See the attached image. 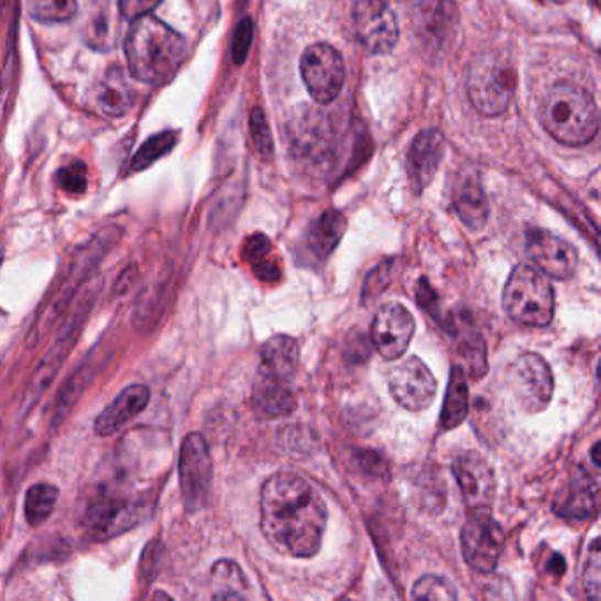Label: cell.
<instances>
[{"instance_id":"23","label":"cell","mask_w":601,"mask_h":601,"mask_svg":"<svg viewBox=\"0 0 601 601\" xmlns=\"http://www.w3.org/2000/svg\"><path fill=\"white\" fill-rule=\"evenodd\" d=\"M469 412V389L466 374L460 368L451 369L450 383H448L447 397L441 409L442 430H451L459 427L466 420Z\"/></svg>"},{"instance_id":"8","label":"cell","mask_w":601,"mask_h":601,"mask_svg":"<svg viewBox=\"0 0 601 601\" xmlns=\"http://www.w3.org/2000/svg\"><path fill=\"white\" fill-rule=\"evenodd\" d=\"M300 72L315 101L328 105L341 94L346 67L341 54L334 46L319 43L307 48L302 55Z\"/></svg>"},{"instance_id":"40","label":"cell","mask_w":601,"mask_h":601,"mask_svg":"<svg viewBox=\"0 0 601 601\" xmlns=\"http://www.w3.org/2000/svg\"><path fill=\"white\" fill-rule=\"evenodd\" d=\"M542 2H548V4H565L568 0H542Z\"/></svg>"},{"instance_id":"1","label":"cell","mask_w":601,"mask_h":601,"mask_svg":"<svg viewBox=\"0 0 601 601\" xmlns=\"http://www.w3.org/2000/svg\"><path fill=\"white\" fill-rule=\"evenodd\" d=\"M261 531L284 556L309 559L324 542L328 512L324 498L306 478L275 473L261 487Z\"/></svg>"},{"instance_id":"24","label":"cell","mask_w":601,"mask_h":601,"mask_svg":"<svg viewBox=\"0 0 601 601\" xmlns=\"http://www.w3.org/2000/svg\"><path fill=\"white\" fill-rule=\"evenodd\" d=\"M346 228H348V221L341 212L327 210L321 214L315 225L310 226L309 231V245L316 256H330L334 249L337 248V243L341 242Z\"/></svg>"},{"instance_id":"34","label":"cell","mask_w":601,"mask_h":601,"mask_svg":"<svg viewBox=\"0 0 601 601\" xmlns=\"http://www.w3.org/2000/svg\"><path fill=\"white\" fill-rule=\"evenodd\" d=\"M57 184L61 189L66 190L69 195H84L87 190V168L80 161L67 164L64 168L58 170Z\"/></svg>"},{"instance_id":"19","label":"cell","mask_w":601,"mask_h":601,"mask_svg":"<svg viewBox=\"0 0 601 601\" xmlns=\"http://www.w3.org/2000/svg\"><path fill=\"white\" fill-rule=\"evenodd\" d=\"M300 363V348L298 342L289 336H274L261 348L260 371L292 381Z\"/></svg>"},{"instance_id":"32","label":"cell","mask_w":601,"mask_h":601,"mask_svg":"<svg viewBox=\"0 0 601 601\" xmlns=\"http://www.w3.org/2000/svg\"><path fill=\"white\" fill-rule=\"evenodd\" d=\"M583 588L588 592V597L592 600H600L601 588V554L600 539L594 538V542L589 548L588 561L583 568Z\"/></svg>"},{"instance_id":"33","label":"cell","mask_w":601,"mask_h":601,"mask_svg":"<svg viewBox=\"0 0 601 601\" xmlns=\"http://www.w3.org/2000/svg\"><path fill=\"white\" fill-rule=\"evenodd\" d=\"M249 124H251L252 140H254L258 152L263 157H266V160H270L272 154H274V140H272V133H270L269 120H266L265 113H263L261 108L252 110Z\"/></svg>"},{"instance_id":"2","label":"cell","mask_w":601,"mask_h":601,"mask_svg":"<svg viewBox=\"0 0 601 601\" xmlns=\"http://www.w3.org/2000/svg\"><path fill=\"white\" fill-rule=\"evenodd\" d=\"M124 50L129 73L142 84L166 80L186 58L184 37L151 14L133 20Z\"/></svg>"},{"instance_id":"35","label":"cell","mask_w":601,"mask_h":601,"mask_svg":"<svg viewBox=\"0 0 601 601\" xmlns=\"http://www.w3.org/2000/svg\"><path fill=\"white\" fill-rule=\"evenodd\" d=\"M243 260L248 261L249 265L256 266L263 261L272 258V242L266 239L265 234L256 233L249 237L243 243Z\"/></svg>"},{"instance_id":"21","label":"cell","mask_w":601,"mask_h":601,"mask_svg":"<svg viewBox=\"0 0 601 601\" xmlns=\"http://www.w3.org/2000/svg\"><path fill=\"white\" fill-rule=\"evenodd\" d=\"M210 589L214 600H248L251 586L242 568L230 559H221L210 571Z\"/></svg>"},{"instance_id":"26","label":"cell","mask_w":601,"mask_h":601,"mask_svg":"<svg viewBox=\"0 0 601 601\" xmlns=\"http://www.w3.org/2000/svg\"><path fill=\"white\" fill-rule=\"evenodd\" d=\"M597 492L598 483L589 485V480H580L577 478L573 483V489L554 504V510L561 517L588 518L597 513Z\"/></svg>"},{"instance_id":"3","label":"cell","mask_w":601,"mask_h":601,"mask_svg":"<svg viewBox=\"0 0 601 601\" xmlns=\"http://www.w3.org/2000/svg\"><path fill=\"white\" fill-rule=\"evenodd\" d=\"M542 124L565 145H583L597 136L600 113L588 90L570 81L554 85L539 107Z\"/></svg>"},{"instance_id":"20","label":"cell","mask_w":601,"mask_h":601,"mask_svg":"<svg viewBox=\"0 0 601 601\" xmlns=\"http://www.w3.org/2000/svg\"><path fill=\"white\" fill-rule=\"evenodd\" d=\"M99 110L108 117H122L133 107V89L120 67H110L98 85Z\"/></svg>"},{"instance_id":"39","label":"cell","mask_w":601,"mask_h":601,"mask_svg":"<svg viewBox=\"0 0 601 601\" xmlns=\"http://www.w3.org/2000/svg\"><path fill=\"white\" fill-rule=\"evenodd\" d=\"M600 442L592 447V465H594V468H600Z\"/></svg>"},{"instance_id":"22","label":"cell","mask_w":601,"mask_h":601,"mask_svg":"<svg viewBox=\"0 0 601 601\" xmlns=\"http://www.w3.org/2000/svg\"><path fill=\"white\" fill-rule=\"evenodd\" d=\"M89 23L85 25V40L96 50H108L117 41V11L110 0H92Z\"/></svg>"},{"instance_id":"6","label":"cell","mask_w":601,"mask_h":601,"mask_svg":"<svg viewBox=\"0 0 601 601\" xmlns=\"http://www.w3.org/2000/svg\"><path fill=\"white\" fill-rule=\"evenodd\" d=\"M460 545L468 562L478 573H492L504 548L503 527L492 517L491 510L469 512L460 531Z\"/></svg>"},{"instance_id":"27","label":"cell","mask_w":601,"mask_h":601,"mask_svg":"<svg viewBox=\"0 0 601 601\" xmlns=\"http://www.w3.org/2000/svg\"><path fill=\"white\" fill-rule=\"evenodd\" d=\"M58 489L52 483H36L25 495V518L32 527L41 526L54 513Z\"/></svg>"},{"instance_id":"25","label":"cell","mask_w":601,"mask_h":601,"mask_svg":"<svg viewBox=\"0 0 601 601\" xmlns=\"http://www.w3.org/2000/svg\"><path fill=\"white\" fill-rule=\"evenodd\" d=\"M456 210L460 221L471 230H482L489 217V205L482 187L477 182H465L456 195Z\"/></svg>"},{"instance_id":"12","label":"cell","mask_w":601,"mask_h":601,"mask_svg":"<svg viewBox=\"0 0 601 601\" xmlns=\"http://www.w3.org/2000/svg\"><path fill=\"white\" fill-rule=\"evenodd\" d=\"M415 328L412 313L403 304L390 302L380 307L372 321V342L383 359L397 360L412 345Z\"/></svg>"},{"instance_id":"37","label":"cell","mask_w":601,"mask_h":601,"mask_svg":"<svg viewBox=\"0 0 601 601\" xmlns=\"http://www.w3.org/2000/svg\"><path fill=\"white\" fill-rule=\"evenodd\" d=\"M163 0H119V11L124 19L136 20L152 11L161 4Z\"/></svg>"},{"instance_id":"31","label":"cell","mask_w":601,"mask_h":601,"mask_svg":"<svg viewBox=\"0 0 601 601\" xmlns=\"http://www.w3.org/2000/svg\"><path fill=\"white\" fill-rule=\"evenodd\" d=\"M413 598L415 600H457V591L450 580L442 579L438 575H427L422 577L413 588Z\"/></svg>"},{"instance_id":"36","label":"cell","mask_w":601,"mask_h":601,"mask_svg":"<svg viewBox=\"0 0 601 601\" xmlns=\"http://www.w3.org/2000/svg\"><path fill=\"white\" fill-rule=\"evenodd\" d=\"M252 41V20L245 19L239 23V28L234 31L233 37V61L237 64H242L248 57L249 48Z\"/></svg>"},{"instance_id":"38","label":"cell","mask_w":601,"mask_h":601,"mask_svg":"<svg viewBox=\"0 0 601 601\" xmlns=\"http://www.w3.org/2000/svg\"><path fill=\"white\" fill-rule=\"evenodd\" d=\"M252 272L256 274L258 278H261L263 283H275L281 278V266L274 258L263 261L260 265L252 266Z\"/></svg>"},{"instance_id":"5","label":"cell","mask_w":601,"mask_h":601,"mask_svg":"<svg viewBox=\"0 0 601 601\" xmlns=\"http://www.w3.org/2000/svg\"><path fill=\"white\" fill-rule=\"evenodd\" d=\"M517 90V72L503 52H485L469 72L468 92L482 116L498 117L509 110Z\"/></svg>"},{"instance_id":"30","label":"cell","mask_w":601,"mask_h":601,"mask_svg":"<svg viewBox=\"0 0 601 601\" xmlns=\"http://www.w3.org/2000/svg\"><path fill=\"white\" fill-rule=\"evenodd\" d=\"M175 142H177V133H172V131H164V133L155 134L151 140H146V142L143 143L142 149L136 152L131 168H133L134 172L149 168L155 161L161 160L163 155L168 154L173 146H175Z\"/></svg>"},{"instance_id":"14","label":"cell","mask_w":601,"mask_h":601,"mask_svg":"<svg viewBox=\"0 0 601 601\" xmlns=\"http://www.w3.org/2000/svg\"><path fill=\"white\" fill-rule=\"evenodd\" d=\"M526 252L531 263L542 274L553 278H570L577 269V251L573 245L544 230L527 231Z\"/></svg>"},{"instance_id":"18","label":"cell","mask_w":601,"mask_h":601,"mask_svg":"<svg viewBox=\"0 0 601 601\" xmlns=\"http://www.w3.org/2000/svg\"><path fill=\"white\" fill-rule=\"evenodd\" d=\"M289 381L278 380L265 372L258 371L256 381L252 386V407L265 420L286 418L296 409V398Z\"/></svg>"},{"instance_id":"10","label":"cell","mask_w":601,"mask_h":601,"mask_svg":"<svg viewBox=\"0 0 601 601\" xmlns=\"http://www.w3.org/2000/svg\"><path fill=\"white\" fill-rule=\"evenodd\" d=\"M353 22L357 37L369 54L386 55L397 45V19L385 0H359Z\"/></svg>"},{"instance_id":"13","label":"cell","mask_w":601,"mask_h":601,"mask_svg":"<svg viewBox=\"0 0 601 601\" xmlns=\"http://www.w3.org/2000/svg\"><path fill=\"white\" fill-rule=\"evenodd\" d=\"M454 474L469 512L492 510L495 498L494 469L480 454H460L454 462Z\"/></svg>"},{"instance_id":"17","label":"cell","mask_w":601,"mask_h":601,"mask_svg":"<svg viewBox=\"0 0 601 601\" xmlns=\"http://www.w3.org/2000/svg\"><path fill=\"white\" fill-rule=\"evenodd\" d=\"M442 152L445 138L436 129H425L415 138L407 157V172L416 193H422L429 186L434 173L441 163Z\"/></svg>"},{"instance_id":"16","label":"cell","mask_w":601,"mask_h":601,"mask_svg":"<svg viewBox=\"0 0 601 601\" xmlns=\"http://www.w3.org/2000/svg\"><path fill=\"white\" fill-rule=\"evenodd\" d=\"M151 403V390L145 385H131L122 390L117 395L116 401L110 406L105 407V412L96 418L94 430L98 436L108 438L119 433L124 425L136 418L145 409L146 404Z\"/></svg>"},{"instance_id":"4","label":"cell","mask_w":601,"mask_h":601,"mask_svg":"<svg viewBox=\"0 0 601 601\" xmlns=\"http://www.w3.org/2000/svg\"><path fill=\"white\" fill-rule=\"evenodd\" d=\"M503 307L517 324L547 327L556 310L553 284L535 266L518 265L504 286Z\"/></svg>"},{"instance_id":"15","label":"cell","mask_w":601,"mask_h":601,"mask_svg":"<svg viewBox=\"0 0 601 601\" xmlns=\"http://www.w3.org/2000/svg\"><path fill=\"white\" fill-rule=\"evenodd\" d=\"M142 501L120 500V498H107L90 506L85 515L87 533L94 539L102 542L124 533L136 526L143 518Z\"/></svg>"},{"instance_id":"9","label":"cell","mask_w":601,"mask_h":601,"mask_svg":"<svg viewBox=\"0 0 601 601\" xmlns=\"http://www.w3.org/2000/svg\"><path fill=\"white\" fill-rule=\"evenodd\" d=\"M512 389L524 412H544L554 395L550 365L538 353L521 354L513 363Z\"/></svg>"},{"instance_id":"7","label":"cell","mask_w":601,"mask_h":601,"mask_svg":"<svg viewBox=\"0 0 601 601\" xmlns=\"http://www.w3.org/2000/svg\"><path fill=\"white\" fill-rule=\"evenodd\" d=\"M212 471V457L204 436L198 433L189 434L182 442L178 478L182 498L190 512H198L207 504Z\"/></svg>"},{"instance_id":"29","label":"cell","mask_w":601,"mask_h":601,"mask_svg":"<svg viewBox=\"0 0 601 601\" xmlns=\"http://www.w3.org/2000/svg\"><path fill=\"white\" fill-rule=\"evenodd\" d=\"M76 11V0H29V13L37 22H67L75 17Z\"/></svg>"},{"instance_id":"28","label":"cell","mask_w":601,"mask_h":601,"mask_svg":"<svg viewBox=\"0 0 601 601\" xmlns=\"http://www.w3.org/2000/svg\"><path fill=\"white\" fill-rule=\"evenodd\" d=\"M457 354H459L460 369L471 380H482L487 369V348L482 337L478 334H468L460 337L457 342Z\"/></svg>"},{"instance_id":"11","label":"cell","mask_w":601,"mask_h":601,"mask_svg":"<svg viewBox=\"0 0 601 601\" xmlns=\"http://www.w3.org/2000/svg\"><path fill=\"white\" fill-rule=\"evenodd\" d=\"M389 386L401 406L409 412H422L433 404L438 381L420 359L412 357L390 371Z\"/></svg>"}]
</instances>
